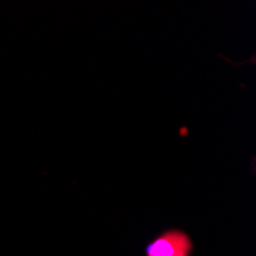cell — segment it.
I'll return each mask as SVG.
<instances>
[{"label": "cell", "instance_id": "1", "mask_svg": "<svg viewBox=\"0 0 256 256\" xmlns=\"http://www.w3.org/2000/svg\"><path fill=\"white\" fill-rule=\"evenodd\" d=\"M192 252V238L178 228L162 232L146 247V256H190Z\"/></svg>", "mask_w": 256, "mask_h": 256}]
</instances>
